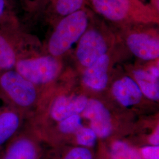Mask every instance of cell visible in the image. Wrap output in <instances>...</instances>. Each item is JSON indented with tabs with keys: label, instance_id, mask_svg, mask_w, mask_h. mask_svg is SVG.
<instances>
[{
	"label": "cell",
	"instance_id": "4",
	"mask_svg": "<svg viewBox=\"0 0 159 159\" xmlns=\"http://www.w3.org/2000/svg\"><path fill=\"white\" fill-rule=\"evenodd\" d=\"M107 45L102 36L96 31H89L80 41L77 56L80 63L89 67L106 54Z\"/></svg>",
	"mask_w": 159,
	"mask_h": 159
},
{
	"label": "cell",
	"instance_id": "8",
	"mask_svg": "<svg viewBox=\"0 0 159 159\" xmlns=\"http://www.w3.org/2000/svg\"><path fill=\"white\" fill-rule=\"evenodd\" d=\"M127 45L131 52L143 60H150L159 57L158 40L144 34H134L127 39Z\"/></svg>",
	"mask_w": 159,
	"mask_h": 159
},
{
	"label": "cell",
	"instance_id": "6",
	"mask_svg": "<svg viewBox=\"0 0 159 159\" xmlns=\"http://www.w3.org/2000/svg\"><path fill=\"white\" fill-rule=\"evenodd\" d=\"M39 150L33 140L18 134L8 143L0 159H39Z\"/></svg>",
	"mask_w": 159,
	"mask_h": 159
},
{
	"label": "cell",
	"instance_id": "17",
	"mask_svg": "<svg viewBox=\"0 0 159 159\" xmlns=\"http://www.w3.org/2000/svg\"><path fill=\"white\" fill-rule=\"evenodd\" d=\"M78 144L84 147H93L96 142L97 135L91 129L81 127L76 133Z\"/></svg>",
	"mask_w": 159,
	"mask_h": 159
},
{
	"label": "cell",
	"instance_id": "7",
	"mask_svg": "<svg viewBox=\"0 0 159 159\" xmlns=\"http://www.w3.org/2000/svg\"><path fill=\"white\" fill-rule=\"evenodd\" d=\"M88 100L84 96L57 97L50 109L51 118L57 121L81 113L84 110Z\"/></svg>",
	"mask_w": 159,
	"mask_h": 159
},
{
	"label": "cell",
	"instance_id": "20",
	"mask_svg": "<svg viewBox=\"0 0 159 159\" xmlns=\"http://www.w3.org/2000/svg\"><path fill=\"white\" fill-rule=\"evenodd\" d=\"M142 154L144 159H159V146H148L143 148Z\"/></svg>",
	"mask_w": 159,
	"mask_h": 159
},
{
	"label": "cell",
	"instance_id": "21",
	"mask_svg": "<svg viewBox=\"0 0 159 159\" xmlns=\"http://www.w3.org/2000/svg\"><path fill=\"white\" fill-rule=\"evenodd\" d=\"M150 142L153 146H159V127L156 129L153 134L150 138Z\"/></svg>",
	"mask_w": 159,
	"mask_h": 159
},
{
	"label": "cell",
	"instance_id": "14",
	"mask_svg": "<svg viewBox=\"0 0 159 159\" xmlns=\"http://www.w3.org/2000/svg\"><path fill=\"white\" fill-rule=\"evenodd\" d=\"M16 64V57L11 47L0 37V70H10Z\"/></svg>",
	"mask_w": 159,
	"mask_h": 159
},
{
	"label": "cell",
	"instance_id": "24",
	"mask_svg": "<svg viewBox=\"0 0 159 159\" xmlns=\"http://www.w3.org/2000/svg\"><path fill=\"white\" fill-rule=\"evenodd\" d=\"M2 151H1V150H0V157H1V154H2Z\"/></svg>",
	"mask_w": 159,
	"mask_h": 159
},
{
	"label": "cell",
	"instance_id": "19",
	"mask_svg": "<svg viewBox=\"0 0 159 159\" xmlns=\"http://www.w3.org/2000/svg\"><path fill=\"white\" fill-rule=\"evenodd\" d=\"M64 159H93V157L89 149L80 147L71 150Z\"/></svg>",
	"mask_w": 159,
	"mask_h": 159
},
{
	"label": "cell",
	"instance_id": "11",
	"mask_svg": "<svg viewBox=\"0 0 159 159\" xmlns=\"http://www.w3.org/2000/svg\"><path fill=\"white\" fill-rule=\"evenodd\" d=\"M109 57L104 54L96 62L88 67L84 72L83 81L86 85L94 90H102L108 82Z\"/></svg>",
	"mask_w": 159,
	"mask_h": 159
},
{
	"label": "cell",
	"instance_id": "3",
	"mask_svg": "<svg viewBox=\"0 0 159 159\" xmlns=\"http://www.w3.org/2000/svg\"><path fill=\"white\" fill-rule=\"evenodd\" d=\"M16 66V71L34 85L50 83L57 77L60 70L57 60L51 56L21 60Z\"/></svg>",
	"mask_w": 159,
	"mask_h": 159
},
{
	"label": "cell",
	"instance_id": "18",
	"mask_svg": "<svg viewBox=\"0 0 159 159\" xmlns=\"http://www.w3.org/2000/svg\"><path fill=\"white\" fill-rule=\"evenodd\" d=\"M83 1V0H58L57 4V11L63 16L73 14L81 7Z\"/></svg>",
	"mask_w": 159,
	"mask_h": 159
},
{
	"label": "cell",
	"instance_id": "22",
	"mask_svg": "<svg viewBox=\"0 0 159 159\" xmlns=\"http://www.w3.org/2000/svg\"><path fill=\"white\" fill-rule=\"evenodd\" d=\"M148 73H150L152 75H153L154 77H156V78H159V68L157 67H153L150 69Z\"/></svg>",
	"mask_w": 159,
	"mask_h": 159
},
{
	"label": "cell",
	"instance_id": "12",
	"mask_svg": "<svg viewBox=\"0 0 159 159\" xmlns=\"http://www.w3.org/2000/svg\"><path fill=\"white\" fill-rule=\"evenodd\" d=\"M93 2L98 11L113 21L123 19L129 8L128 0H93Z\"/></svg>",
	"mask_w": 159,
	"mask_h": 159
},
{
	"label": "cell",
	"instance_id": "9",
	"mask_svg": "<svg viewBox=\"0 0 159 159\" xmlns=\"http://www.w3.org/2000/svg\"><path fill=\"white\" fill-rule=\"evenodd\" d=\"M21 122L20 111L9 106L0 108V148L17 135Z\"/></svg>",
	"mask_w": 159,
	"mask_h": 159
},
{
	"label": "cell",
	"instance_id": "5",
	"mask_svg": "<svg viewBox=\"0 0 159 159\" xmlns=\"http://www.w3.org/2000/svg\"><path fill=\"white\" fill-rule=\"evenodd\" d=\"M83 112V116L90 120L91 129L97 136L106 138L111 134L110 114L102 102L94 99L88 100Z\"/></svg>",
	"mask_w": 159,
	"mask_h": 159
},
{
	"label": "cell",
	"instance_id": "10",
	"mask_svg": "<svg viewBox=\"0 0 159 159\" xmlns=\"http://www.w3.org/2000/svg\"><path fill=\"white\" fill-rule=\"evenodd\" d=\"M113 93L116 100L125 107L138 104L142 97V93L137 84L128 77H123L114 83Z\"/></svg>",
	"mask_w": 159,
	"mask_h": 159
},
{
	"label": "cell",
	"instance_id": "1",
	"mask_svg": "<svg viewBox=\"0 0 159 159\" xmlns=\"http://www.w3.org/2000/svg\"><path fill=\"white\" fill-rule=\"evenodd\" d=\"M0 96L8 106L21 111L36 101L35 85L16 71H7L0 75Z\"/></svg>",
	"mask_w": 159,
	"mask_h": 159
},
{
	"label": "cell",
	"instance_id": "15",
	"mask_svg": "<svg viewBox=\"0 0 159 159\" xmlns=\"http://www.w3.org/2000/svg\"><path fill=\"white\" fill-rule=\"evenodd\" d=\"M111 155L113 159H142L135 150L122 142L114 143L111 148Z\"/></svg>",
	"mask_w": 159,
	"mask_h": 159
},
{
	"label": "cell",
	"instance_id": "23",
	"mask_svg": "<svg viewBox=\"0 0 159 159\" xmlns=\"http://www.w3.org/2000/svg\"><path fill=\"white\" fill-rule=\"evenodd\" d=\"M4 0H0V16L4 10Z\"/></svg>",
	"mask_w": 159,
	"mask_h": 159
},
{
	"label": "cell",
	"instance_id": "13",
	"mask_svg": "<svg viewBox=\"0 0 159 159\" xmlns=\"http://www.w3.org/2000/svg\"><path fill=\"white\" fill-rule=\"evenodd\" d=\"M134 75L137 85L143 93L151 100H158L159 85L157 78L142 70L134 71Z\"/></svg>",
	"mask_w": 159,
	"mask_h": 159
},
{
	"label": "cell",
	"instance_id": "16",
	"mask_svg": "<svg viewBox=\"0 0 159 159\" xmlns=\"http://www.w3.org/2000/svg\"><path fill=\"white\" fill-rule=\"evenodd\" d=\"M58 127L63 133H77L82 127L80 117L78 114L68 117L61 121Z\"/></svg>",
	"mask_w": 159,
	"mask_h": 159
},
{
	"label": "cell",
	"instance_id": "2",
	"mask_svg": "<svg viewBox=\"0 0 159 159\" xmlns=\"http://www.w3.org/2000/svg\"><path fill=\"white\" fill-rule=\"evenodd\" d=\"M87 25V18L84 12H75L64 18L50 40L51 54L58 56L69 50L85 31Z\"/></svg>",
	"mask_w": 159,
	"mask_h": 159
}]
</instances>
